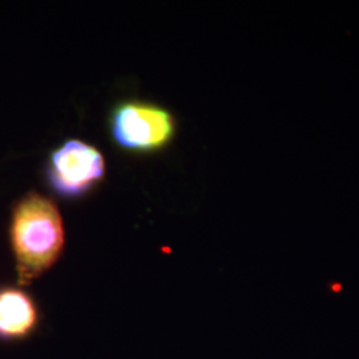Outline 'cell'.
I'll return each instance as SVG.
<instances>
[{
    "mask_svg": "<svg viewBox=\"0 0 359 359\" xmlns=\"http://www.w3.org/2000/svg\"><path fill=\"white\" fill-rule=\"evenodd\" d=\"M8 234L19 286L47 273L65 249L60 212L52 200L38 192L27 193L15 204Z\"/></svg>",
    "mask_w": 359,
    "mask_h": 359,
    "instance_id": "1",
    "label": "cell"
},
{
    "mask_svg": "<svg viewBox=\"0 0 359 359\" xmlns=\"http://www.w3.org/2000/svg\"><path fill=\"white\" fill-rule=\"evenodd\" d=\"M111 133L120 147L135 152H154L175 135V118L165 108L147 102L117 104L111 114Z\"/></svg>",
    "mask_w": 359,
    "mask_h": 359,
    "instance_id": "2",
    "label": "cell"
},
{
    "mask_svg": "<svg viewBox=\"0 0 359 359\" xmlns=\"http://www.w3.org/2000/svg\"><path fill=\"white\" fill-rule=\"evenodd\" d=\"M105 163L102 152L81 140H68L55 149L47 164L52 189L65 197L88 192L103 179Z\"/></svg>",
    "mask_w": 359,
    "mask_h": 359,
    "instance_id": "3",
    "label": "cell"
},
{
    "mask_svg": "<svg viewBox=\"0 0 359 359\" xmlns=\"http://www.w3.org/2000/svg\"><path fill=\"white\" fill-rule=\"evenodd\" d=\"M38 301L16 285H0V344H22L38 333Z\"/></svg>",
    "mask_w": 359,
    "mask_h": 359,
    "instance_id": "4",
    "label": "cell"
}]
</instances>
